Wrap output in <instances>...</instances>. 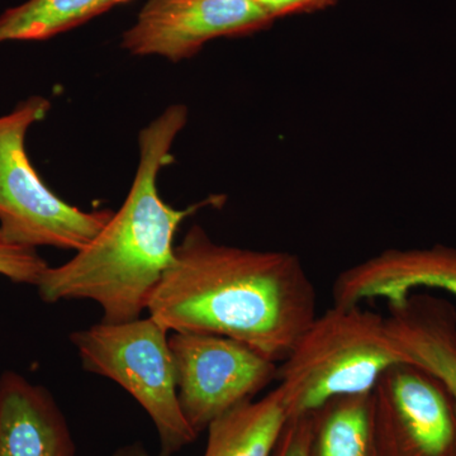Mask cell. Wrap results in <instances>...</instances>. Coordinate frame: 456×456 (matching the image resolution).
<instances>
[{
    "instance_id": "1",
    "label": "cell",
    "mask_w": 456,
    "mask_h": 456,
    "mask_svg": "<svg viewBox=\"0 0 456 456\" xmlns=\"http://www.w3.org/2000/svg\"><path fill=\"white\" fill-rule=\"evenodd\" d=\"M147 312L169 332L224 336L281 364L316 318L317 292L296 255L217 244L193 226Z\"/></svg>"
},
{
    "instance_id": "2",
    "label": "cell",
    "mask_w": 456,
    "mask_h": 456,
    "mask_svg": "<svg viewBox=\"0 0 456 456\" xmlns=\"http://www.w3.org/2000/svg\"><path fill=\"white\" fill-rule=\"evenodd\" d=\"M187 119V108L175 104L140 131L139 165L125 203L73 259L45 270L36 285L42 301L88 299L101 305L108 323L130 322L147 311L174 259L180 224L206 204L175 209L159 196V173Z\"/></svg>"
},
{
    "instance_id": "3",
    "label": "cell",
    "mask_w": 456,
    "mask_h": 456,
    "mask_svg": "<svg viewBox=\"0 0 456 456\" xmlns=\"http://www.w3.org/2000/svg\"><path fill=\"white\" fill-rule=\"evenodd\" d=\"M408 362L387 316L362 305L317 314L279 364L278 388L290 419L311 416L329 402L369 395L389 369Z\"/></svg>"
},
{
    "instance_id": "4",
    "label": "cell",
    "mask_w": 456,
    "mask_h": 456,
    "mask_svg": "<svg viewBox=\"0 0 456 456\" xmlns=\"http://www.w3.org/2000/svg\"><path fill=\"white\" fill-rule=\"evenodd\" d=\"M31 97L0 117V235L12 245L80 251L103 230L112 211L86 212L56 196L33 167L27 132L50 110Z\"/></svg>"
},
{
    "instance_id": "5",
    "label": "cell",
    "mask_w": 456,
    "mask_h": 456,
    "mask_svg": "<svg viewBox=\"0 0 456 456\" xmlns=\"http://www.w3.org/2000/svg\"><path fill=\"white\" fill-rule=\"evenodd\" d=\"M165 327L152 317L73 332L83 368L108 378L139 402L154 422L160 456H173L197 439L180 410L175 368Z\"/></svg>"
},
{
    "instance_id": "6",
    "label": "cell",
    "mask_w": 456,
    "mask_h": 456,
    "mask_svg": "<svg viewBox=\"0 0 456 456\" xmlns=\"http://www.w3.org/2000/svg\"><path fill=\"white\" fill-rule=\"evenodd\" d=\"M169 346L180 410L197 435L278 378V362L224 336L170 332Z\"/></svg>"
},
{
    "instance_id": "7",
    "label": "cell",
    "mask_w": 456,
    "mask_h": 456,
    "mask_svg": "<svg viewBox=\"0 0 456 456\" xmlns=\"http://www.w3.org/2000/svg\"><path fill=\"white\" fill-rule=\"evenodd\" d=\"M379 456H456V407L425 369L401 362L371 392Z\"/></svg>"
},
{
    "instance_id": "8",
    "label": "cell",
    "mask_w": 456,
    "mask_h": 456,
    "mask_svg": "<svg viewBox=\"0 0 456 456\" xmlns=\"http://www.w3.org/2000/svg\"><path fill=\"white\" fill-rule=\"evenodd\" d=\"M272 20L251 0H147L122 36V47L134 56L182 61L207 42L261 31Z\"/></svg>"
},
{
    "instance_id": "9",
    "label": "cell",
    "mask_w": 456,
    "mask_h": 456,
    "mask_svg": "<svg viewBox=\"0 0 456 456\" xmlns=\"http://www.w3.org/2000/svg\"><path fill=\"white\" fill-rule=\"evenodd\" d=\"M421 289H437L456 298V248L383 251L342 272L332 285V305H358L384 299L388 305Z\"/></svg>"
},
{
    "instance_id": "10",
    "label": "cell",
    "mask_w": 456,
    "mask_h": 456,
    "mask_svg": "<svg viewBox=\"0 0 456 456\" xmlns=\"http://www.w3.org/2000/svg\"><path fill=\"white\" fill-rule=\"evenodd\" d=\"M0 456H77L50 391L11 370L0 375Z\"/></svg>"
},
{
    "instance_id": "11",
    "label": "cell",
    "mask_w": 456,
    "mask_h": 456,
    "mask_svg": "<svg viewBox=\"0 0 456 456\" xmlns=\"http://www.w3.org/2000/svg\"><path fill=\"white\" fill-rule=\"evenodd\" d=\"M389 332L411 364L445 387L456 407V308L428 292H415L388 305Z\"/></svg>"
},
{
    "instance_id": "12",
    "label": "cell",
    "mask_w": 456,
    "mask_h": 456,
    "mask_svg": "<svg viewBox=\"0 0 456 456\" xmlns=\"http://www.w3.org/2000/svg\"><path fill=\"white\" fill-rule=\"evenodd\" d=\"M290 416L281 389L228 411L208 426L203 456H274Z\"/></svg>"
},
{
    "instance_id": "13",
    "label": "cell",
    "mask_w": 456,
    "mask_h": 456,
    "mask_svg": "<svg viewBox=\"0 0 456 456\" xmlns=\"http://www.w3.org/2000/svg\"><path fill=\"white\" fill-rule=\"evenodd\" d=\"M311 416V456H379L371 393L334 399Z\"/></svg>"
},
{
    "instance_id": "14",
    "label": "cell",
    "mask_w": 456,
    "mask_h": 456,
    "mask_svg": "<svg viewBox=\"0 0 456 456\" xmlns=\"http://www.w3.org/2000/svg\"><path fill=\"white\" fill-rule=\"evenodd\" d=\"M128 0H27L0 16V44L44 41Z\"/></svg>"
},
{
    "instance_id": "15",
    "label": "cell",
    "mask_w": 456,
    "mask_h": 456,
    "mask_svg": "<svg viewBox=\"0 0 456 456\" xmlns=\"http://www.w3.org/2000/svg\"><path fill=\"white\" fill-rule=\"evenodd\" d=\"M47 261L35 248L9 244L0 235V275L16 284L37 285Z\"/></svg>"
},
{
    "instance_id": "16",
    "label": "cell",
    "mask_w": 456,
    "mask_h": 456,
    "mask_svg": "<svg viewBox=\"0 0 456 456\" xmlns=\"http://www.w3.org/2000/svg\"><path fill=\"white\" fill-rule=\"evenodd\" d=\"M312 416L289 419L274 456H311Z\"/></svg>"
},
{
    "instance_id": "17",
    "label": "cell",
    "mask_w": 456,
    "mask_h": 456,
    "mask_svg": "<svg viewBox=\"0 0 456 456\" xmlns=\"http://www.w3.org/2000/svg\"><path fill=\"white\" fill-rule=\"evenodd\" d=\"M273 20L290 14L308 13L334 5L338 0H251Z\"/></svg>"
},
{
    "instance_id": "18",
    "label": "cell",
    "mask_w": 456,
    "mask_h": 456,
    "mask_svg": "<svg viewBox=\"0 0 456 456\" xmlns=\"http://www.w3.org/2000/svg\"><path fill=\"white\" fill-rule=\"evenodd\" d=\"M113 456H150L145 446L141 443L131 444V445L122 446L117 449Z\"/></svg>"
}]
</instances>
